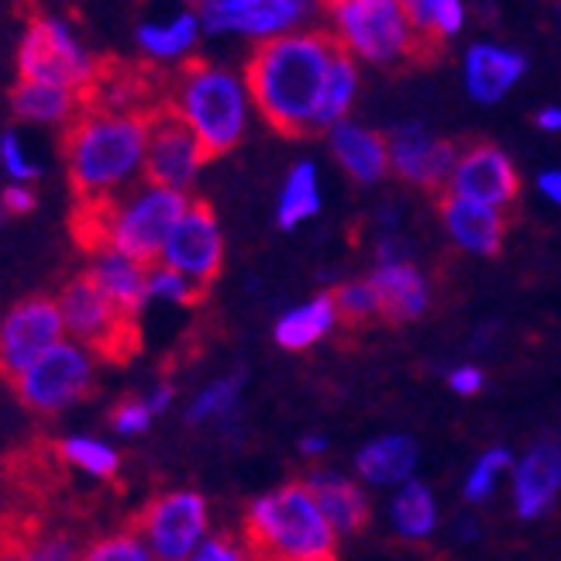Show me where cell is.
Segmentation results:
<instances>
[{
	"instance_id": "1",
	"label": "cell",
	"mask_w": 561,
	"mask_h": 561,
	"mask_svg": "<svg viewBox=\"0 0 561 561\" xmlns=\"http://www.w3.org/2000/svg\"><path fill=\"white\" fill-rule=\"evenodd\" d=\"M334 56L337 45L321 28H300L255 45L245 62V83L265 125L289 138L310 135Z\"/></svg>"
},
{
	"instance_id": "2",
	"label": "cell",
	"mask_w": 561,
	"mask_h": 561,
	"mask_svg": "<svg viewBox=\"0 0 561 561\" xmlns=\"http://www.w3.org/2000/svg\"><path fill=\"white\" fill-rule=\"evenodd\" d=\"M152 111H104L83 107L66 128V173L77 204H101L135 186L145 176Z\"/></svg>"
},
{
	"instance_id": "3",
	"label": "cell",
	"mask_w": 561,
	"mask_h": 561,
	"mask_svg": "<svg viewBox=\"0 0 561 561\" xmlns=\"http://www.w3.org/2000/svg\"><path fill=\"white\" fill-rule=\"evenodd\" d=\"M186 207V193L141 183L101 204H77L72 234L90 255L117 252L141 265H156L169 231L176 228Z\"/></svg>"
},
{
	"instance_id": "4",
	"label": "cell",
	"mask_w": 561,
	"mask_h": 561,
	"mask_svg": "<svg viewBox=\"0 0 561 561\" xmlns=\"http://www.w3.org/2000/svg\"><path fill=\"white\" fill-rule=\"evenodd\" d=\"M245 548L255 561H334L337 534L307 482H286L245 510Z\"/></svg>"
},
{
	"instance_id": "5",
	"label": "cell",
	"mask_w": 561,
	"mask_h": 561,
	"mask_svg": "<svg viewBox=\"0 0 561 561\" xmlns=\"http://www.w3.org/2000/svg\"><path fill=\"white\" fill-rule=\"evenodd\" d=\"M165 107L201 138L210 159L238 149L255 111L245 72H234L217 62L186 66Z\"/></svg>"
},
{
	"instance_id": "6",
	"label": "cell",
	"mask_w": 561,
	"mask_h": 561,
	"mask_svg": "<svg viewBox=\"0 0 561 561\" xmlns=\"http://www.w3.org/2000/svg\"><path fill=\"white\" fill-rule=\"evenodd\" d=\"M321 14L334 45L365 66L393 69L421 59L431 45L400 0H324Z\"/></svg>"
},
{
	"instance_id": "7",
	"label": "cell",
	"mask_w": 561,
	"mask_h": 561,
	"mask_svg": "<svg viewBox=\"0 0 561 561\" xmlns=\"http://www.w3.org/2000/svg\"><path fill=\"white\" fill-rule=\"evenodd\" d=\"M18 72L21 80L66 87L72 93H90L101 66L93 53L72 32V24L59 14H38L28 21V28L18 45Z\"/></svg>"
},
{
	"instance_id": "8",
	"label": "cell",
	"mask_w": 561,
	"mask_h": 561,
	"mask_svg": "<svg viewBox=\"0 0 561 561\" xmlns=\"http://www.w3.org/2000/svg\"><path fill=\"white\" fill-rule=\"evenodd\" d=\"M56 304L62 310L66 337L83 345L93 358L128 362L138 352L141 345L138 321L128 313H121L101 293V286L87 276V270L62 286Z\"/></svg>"
},
{
	"instance_id": "9",
	"label": "cell",
	"mask_w": 561,
	"mask_h": 561,
	"mask_svg": "<svg viewBox=\"0 0 561 561\" xmlns=\"http://www.w3.org/2000/svg\"><path fill=\"white\" fill-rule=\"evenodd\" d=\"M11 386L28 410L42 413V417H56V413L83 403L93 393L96 386L93 355L66 337L53 352H45L32 369H24Z\"/></svg>"
},
{
	"instance_id": "10",
	"label": "cell",
	"mask_w": 561,
	"mask_h": 561,
	"mask_svg": "<svg viewBox=\"0 0 561 561\" xmlns=\"http://www.w3.org/2000/svg\"><path fill=\"white\" fill-rule=\"evenodd\" d=\"M324 0H201V24L210 38H249L255 45L307 28Z\"/></svg>"
},
{
	"instance_id": "11",
	"label": "cell",
	"mask_w": 561,
	"mask_h": 561,
	"mask_svg": "<svg viewBox=\"0 0 561 561\" xmlns=\"http://www.w3.org/2000/svg\"><path fill=\"white\" fill-rule=\"evenodd\" d=\"M210 510L197 490H169L152 496L135 517V530L156 561H190L207 538Z\"/></svg>"
},
{
	"instance_id": "12",
	"label": "cell",
	"mask_w": 561,
	"mask_h": 561,
	"mask_svg": "<svg viewBox=\"0 0 561 561\" xmlns=\"http://www.w3.org/2000/svg\"><path fill=\"white\" fill-rule=\"evenodd\" d=\"M59 341H66V324L53 297H28L14 304L0 317V379L14 382Z\"/></svg>"
},
{
	"instance_id": "13",
	"label": "cell",
	"mask_w": 561,
	"mask_h": 561,
	"mask_svg": "<svg viewBox=\"0 0 561 561\" xmlns=\"http://www.w3.org/2000/svg\"><path fill=\"white\" fill-rule=\"evenodd\" d=\"M156 265H165V270L186 276L201 289H210V283L221 276V265H225V234L210 204L190 201L176 228L169 231Z\"/></svg>"
},
{
	"instance_id": "14",
	"label": "cell",
	"mask_w": 561,
	"mask_h": 561,
	"mask_svg": "<svg viewBox=\"0 0 561 561\" xmlns=\"http://www.w3.org/2000/svg\"><path fill=\"white\" fill-rule=\"evenodd\" d=\"M207 162L210 156L201 145V138L193 135L173 111L169 107L152 111L149 149H145V183L190 193Z\"/></svg>"
},
{
	"instance_id": "15",
	"label": "cell",
	"mask_w": 561,
	"mask_h": 561,
	"mask_svg": "<svg viewBox=\"0 0 561 561\" xmlns=\"http://www.w3.org/2000/svg\"><path fill=\"white\" fill-rule=\"evenodd\" d=\"M455 197H466L485 207L506 210L520 197V173L514 159H510L493 141H472L458 152L455 173L448 180V190Z\"/></svg>"
},
{
	"instance_id": "16",
	"label": "cell",
	"mask_w": 561,
	"mask_h": 561,
	"mask_svg": "<svg viewBox=\"0 0 561 561\" xmlns=\"http://www.w3.org/2000/svg\"><path fill=\"white\" fill-rule=\"evenodd\" d=\"M389 141V173H397L403 183L417 190H448V180L458 162V145L448 138H437L421 121H407Z\"/></svg>"
},
{
	"instance_id": "17",
	"label": "cell",
	"mask_w": 561,
	"mask_h": 561,
	"mask_svg": "<svg viewBox=\"0 0 561 561\" xmlns=\"http://www.w3.org/2000/svg\"><path fill=\"white\" fill-rule=\"evenodd\" d=\"M530 59L514 45L503 42H472L461 56V87L472 96L476 104L493 107L500 104L510 90H517V83L527 77Z\"/></svg>"
},
{
	"instance_id": "18",
	"label": "cell",
	"mask_w": 561,
	"mask_h": 561,
	"mask_svg": "<svg viewBox=\"0 0 561 561\" xmlns=\"http://www.w3.org/2000/svg\"><path fill=\"white\" fill-rule=\"evenodd\" d=\"M437 214H442V225L448 231V238L461 252L469 255H500L503 241H506V210L485 207L466 197H455V193H442L437 201Z\"/></svg>"
},
{
	"instance_id": "19",
	"label": "cell",
	"mask_w": 561,
	"mask_h": 561,
	"mask_svg": "<svg viewBox=\"0 0 561 561\" xmlns=\"http://www.w3.org/2000/svg\"><path fill=\"white\" fill-rule=\"evenodd\" d=\"M561 493V445L538 442L514 461V506L520 520H538Z\"/></svg>"
},
{
	"instance_id": "20",
	"label": "cell",
	"mask_w": 561,
	"mask_h": 561,
	"mask_svg": "<svg viewBox=\"0 0 561 561\" xmlns=\"http://www.w3.org/2000/svg\"><path fill=\"white\" fill-rule=\"evenodd\" d=\"M386 324H410L431 304V283L413 262H379L369 276Z\"/></svg>"
},
{
	"instance_id": "21",
	"label": "cell",
	"mask_w": 561,
	"mask_h": 561,
	"mask_svg": "<svg viewBox=\"0 0 561 561\" xmlns=\"http://www.w3.org/2000/svg\"><path fill=\"white\" fill-rule=\"evenodd\" d=\"M328 149H331L334 162L345 169L355 183H379L389 173L386 135L358 125L352 117L328 131Z\"/></svg>"
},
{
	"instance_id": "22",
	"label": "cell",
	"mask_w": 561,
	"mask_h": 561,
	"mask_svg": "<svg viewBox=\"0 0 561 561\" xmlns=\"http://www.w3.org/2000/svg\"><path fill=\"white\" fill-rule=\"evenodd\" d=\"M204 38V24L197 8H180L162 18H145L135 28V45L152 62H183L197 53Z\"/></svg>"
},
{
	"instance_id": "23",
	"label": "cell",
	"mask_w": 561,
	"mask_h": 561,
	"mask_svg": "<svg viewBox=\"0 0 561 561\" xmlns=\"http://www.w3.org/2000/svg\"><path fill=\"white\" fill-rule=\"evenodd\" d=\"M149 270L152 265H141L128 255L96 252L93 262L87 265V276L101 286V293L121 313H128L138 321V313L149 304Z\"/></svg>"
},
{
	"instance_id": "24",
	"label": "cell",
	"mask_w": 561,
	"mask_h": 561,
	"mask_svg": "<svg viewBox=\"0 0 561 561\" xmlns=\"http://www.w3.org/2000/svg\"><path fill=\"white\" fill-rule=\"evenodd\" d=\"M0 561H80V548L62 530L14 517L0 524Z\"/></svg>"
},
{
	"instance_id": "25",
	"label": "cell",
	"mask_w": 561,
	"mask_h": 561,
	"mask_svg": "<svg viewBox=\"0 0 561 561\" xmlns=\"http://www.w3.org/2000/svg\"><path fill=\"white\" fill-rule=\"evenodd\" d=\"M417 461H421V451H417V442H413V437L382 434L355 455V472H358V479L373 482V485H403L413 479Z\"/></svg>"
},
{
	"instance_id": "26",
	"label": "cell",
	"mask_w": 561,
	"mask_h": 561,
	"mask_svg": "<svg viewBox=\"0 0 561 561\" xmlns=\"http://www.w3.org/2000/svg\"><path fill=\"white\" fill-rule=\"evenodd\" d=\"M307 490L313 493L321 514L334 527V534H358L369 520V500H365L362 485L337 476V472H313L307 476Z\"/></svg>"
},
{
	"instance_id": "27",
	"label": "cell",
	"mask_w": 561,
	"mask_h": 561,
	"mask_svg": "<svg viewBox=\"0 0 561 561\" xmlns=\"http://www.w3.org/2000/svg\"><path fill=\"white\" fill-rule=\"evenodd\" d=\"M11 107L21 121H32V125H72L87 107V96L53 83L18 80L11 93Z\"/></svg>"
},
{
	"instance_id": "28",
	"label": "cell",
	"mask_w": 561,
	"mask_h": 561,
	"mask_svg": "<svg viewBox=\"0 0 561 561\" xmlns=\"http://www.w3.org/2000/svg\"><path fill=\"white\" fill-rule=\"evenodd\" d=\"M334 328H337L334 297L331 293H321V297L286 310L273 328V337H276V345L286 352H304V348L317 345L321 337H328Z\"/></svg>"
},
{
	"instance_id": "29",
	"label": "cell",
	"mask_w": 561,
	"mask_h": 561,
	"mask_svg": "<svg viewBox=\"0 0 561 561\" xmlns=\"http://www.w3.org/2000/svg\"><path fill=\"white\" fill-rule=\"evenodd\" d=\"M358 62L352 56H345L337 48V56L328 69V80L321 90V101H317V114H313V131H331L341 121H348L352 107H355V96H358Z\"/></svg>"
},
{
	"instance_id": "30",
	"label": "cell",
	"mask_w": 561,
	"mask_h": 561,
	"mask_svg": "<svg viewBox=\"0 0 561 561\" xmlns=\"http://www.w3.org/2000/svg\"><path fill=\"white\" fill-rule=\"evenodd\" d=\"M321 210V180H317V165L310 159H300L289 169L283 190H279V204H276V225L283 231L300 228L310 217Z\"/></svg>"
},
{
	"instance_id": "31",
	"label": "cell",
	"mask_w": 561,
	"mask_h": 561,
	"mask_svg": "<svg viewBox=\"0 0 561 561\" xmlns=\"http://www.w3.org/2000/svg\"><path fill=\"white\" fill-rule=\"evenodd\" d=\"M389 520H393V530L400 534L403 541H424L434 534L437 527V500L434 493L421 479H410L403 482L393 506H389Z\"/></svg>"
},
{
	"instance_id": "32",
	"label": "cell",
	"mask_w": 561,
	"mask_h": 561,
	"mask_svg": "<svg viewBox=\"0 0 561 561\" xmlns=\"http://www.w3.org/2000/svg\"><path fill=\"white\" fill-rule=\"evenodd\" d=\"M56 455L66 466L80 469L93 479H114L121 466L117 451L104 442H96V437H66V442L56 445Z\"/></svg>"
},
{
	"instance_id": "33",
	"label": "cell",
	"mask_w": 561,
	"mask_h": 561,
	"mask_svg": "<svg viewBox=\"0 0 561 561\" xmlns=\"http://www.w3.org/2000/svg\"><path fill=\"white\" fill-rule=\"evenodd\" d=\"M241 382H245V376L234 373V376L214 379L210 386H204L201 393H197V400L190 403V410H186V421H190V424L225 421L228 413L238 407V400H241Z\"/></svg>"
},
{
	"instance_id": "34",
	"label": "cell",
	"mask_w": 561,
	"mask_h": 561,
	"mask_svg": "<svg viewBox=\"0 0 561 561\" xmlns=\"http://www.w3.org/2000/svg\"><path fill=\"white\" fill-rule=\"evenodd\" d=\"M334 307H337V324H348V328H365L373 321H382V307L379 297L369 279H355L337 286L334 293Z\"/></svg>"
},
{
	"instance_id": "35",
	"label": "cell",
	"mask_w": 561,
	"mask_h": 561,
	"mask_svg": "<svg viewBox=\"0 0 561 561\" xmlns=\"http://www.w3.org/2000/svg\"><path fill=\"white\" fill-rule=\"evenodd\" d=\"M506 469H514V455H510L506 448H490V451H482L476 461H472V469L466 476V485H461V496H466L469 503H482V500H490L493 490H496V482Z\"/></svg>"
},
{
	"instance_id": "36",
	"label": "cell",
	"mask_w": 561,
	"mask_h": 561,
	"mask_svg": "<svg viewBox=\"0 0 561 561\" xmlns=\"http://www.w3.org/2000/svg\"><path fill=\"white\" fill-rule=\"evenodd\" d=\"M80 561H156L149 545L141 541V534L131 527V530H114V534H104V538L90 541L83 551H80Z\"/></svg>"
},
{
	"instance_id": "37",
	"label": "cell",
	"mask_w": 561,
	"mask_h": 561,
	"mask_svg": "<svg viewBox=\"0 0 561 561\" xmlns=\"http://www.w3.org/2000/svg\"><path fill=\"white\" fill-rule=\"evenodd\" d=\"M207 289H201L197 283H190L186 276L165 270V265H152L149 270V300H169L180 307H193L201 304Z\"/></svg>"
},
{
	"instance_id": "38",
	"label": "cell",
	"mask_w": 561,
	"mask_h": 561,
	"mask_svg": "<svg viewBox=\"0 0 561 561\" xmlns=\"http://www.w3.org/2000/svg\"><path fill=\"white\" fill-rule=\"evenodd\" d=\"M469 21V8L466 0H434L431 4V18H427V38L434 42H448L455 35H461Z\"/></svg>"
},
{
	"instance_id": "39",
	"label": "cell",
	"mask_w": 561,
	"mask_h": 561,
	"mask_svg": "<svg viewBox=\"0 0 561 561\" xmlns=\"http://www.w3.org/2000/svg\"><path fill=\"white\" fill-rule=\"evenodd\" d=\"M156 421V413L149 410V403H145V397H128V400H121L111 413V424L121 437H138L152 427Z\"/></svg>"
},
{
	"instance_id": "40",
	"label": "cell",
	"mask_w": 561,
	"mask_h": 561,
	"mask_svg": "<svg viewBox=\"0 0 561 561\" xmlns=\"http://www.w3.org/2000/svg\"><path fill=\"white\" fill-rule=\"evenodd\" d=\"M0 165H4V173L14 183H24V186H28L38 176V165L28 159V152H24L18 131H4V135H0Z\"/></svg>"
},
{
	"instance_id": "41",
	"label": "cell",
	"mask_w": 561,
	"mask_h": 561,
	"mask_svg": "<svg viewBox=\"0 0 561 561\" xmlns=\"http://www.w3.org/2000/svg\"><path fill=\"white\" fill-rule=\"evenodd\" d=\"M190 561H249V548L234 541L231 534H207Z\"/></svg>"
},
{
	"instance_id": "42",
	"label": "cell",
	"mask_w": 561,
	"mask_h": 561,
	"mask_svg": "<svg viewBox=\"0 0 561 561\" xmlns=\"http://www.w3.org/2000/svg\"><path fill=\"white\" fill-rule=\"evenodd\" d=\"M448 386L458 397H476L485 386V376H482V369H476V365H458V369L448 376Z\"/></svg>"
},
{
	"instance_id": "43",
	"label": "cell",
	"mask_w": 561,
	"mask_h": 561,
	"mask_svg": "<svg viewBox=\"0 0 561 561\" xmlns=\"http://www.w3.org/2000/svg\"><path fill=\"white\" fill-rule=\"evenodd\" d=\"M0 204H4V210L11 214V217H18V214H32L35 210V193L24 186V183H11L4 193H0Z\"/></svg>"
},
{
	"instance_id": "44",
	"label": "cell",
	"mask_w": 561,
	"mask_h": 561,
	"mask_svg": "<svg viewBox=\"0 0 561 561\" xmlns=\"http://www.w3.org/2000/svg\"><path fill=\"white\" fill-rule=\"evenodd\" d=\"M538 190H541L545 201L561 207V169H545V173L538 176Z\"/></svg>"
},
{
	"instance_id": "45",
	"label": "cell",
	"mask_w": 561,
	"mask_h": 561,
	"mask_svg": "<svg viewBox=\"0 0 561 561\" xmlns=\"http://www.w3.org/2000/svg\"><path fill=\"white\" fill-rule=\"evenodd\" d=\"M145 403H149V410L159 417V413H165V410H169V403H173V386H169V382L152 386L149 393H145Z\"/></svg>"
},
{
	"instance_id": "46",
	"label": "cell",
	"mask_w": 561,
	"mask_h": 561,
	"mask_svg": "<svg viewBox=\"0 0 561 561\" xmlns=\"http://www.w3.org/2000/svg\"><path fill=\"white\" fill-rule=\"evenodd\" d=\"M534 125H538L541 131H548V135H558L561 131V107L558 104L541 107L538 114H534Z\"/></svg>"
},
{
	"instance_id": "47",
	"label": "cell",
	"mask_w": 561,
	"mask_h": 561,
	"mask_svg": "<svg viewBox=\"0 0 561 561\" xmlns=\"http://www.w3.org/2000/svg\"><path fill=\"white\" fill-rule=\"evenodd\" d=\"M400 4L407 8V14L413 18V24L427 35V18H431V4L434 0H400Z\"/></svg>"
},
{
	"instance_id": "48",
	"label": "cell",
	"mask_w": 561,
	"mask_h": 561,
	"mask_svg": "<svg viewBox=\"0 0 561 561\" xmlns=\"http://www.w3.org/2000/svg\"><path fill=\"white\" fill-rule=\"evenodd\" d=\"M300 451H304V455H324V451H328V437H321V434H307L304 442H300Z\"/></svg>"
},
{
	"instance_id": "49",
	"label": "cell",
	"mask_w": 561,
	"mask_h": 561,
	"mask_svg": "<svg viewBox=\"0 0 561 561\" xmlns=\"http://www.w3.org/2000/svg\"><path fill=\"white\" fill-rule=\"evenodd\" d=\"M173 4H180V8H201V0H173Z\"/></svg>"
},
{
	"instance_id": "50",
	"label": "cell",
	"mask_w": 561,
	"mask_h": 561,
	"mask_svg": "<svg viewBox=\"0 0 561 561\" xmlns=\"http://www.w3.org/2000/svg\"><path fill=\"white\" fill-rule=\"evenodd\" d=\"M8 217H11V214L4 210V204H0V225H4V221H8Z\"/></svg>"
},
{
	"instance_id": "51",
	"label": "cell",
	"mask_w": 561,
	"mask_h": 561,
	"mask_svg": "<svg viewBox=\"0 0 561 561\" xmlns=\"http://www.w3.org/2000/svg\"><path fill=\"white\" fill-rule=\"evenodd\" d=\"M554 18H558V24H561V0H558V4H554Z\"/></svg>"
}]
</instances>
